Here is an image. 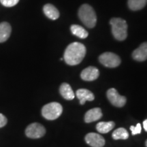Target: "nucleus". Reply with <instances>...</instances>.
I'll list each match as a JSON object with an SVG mask.
<instances>
[{"instance_id":"4468645a","label":"nucleus","mask_w":147,"mask_h":147,"mask_svg":"<svg viewBox=\"0 0 147 147\" xmlns=\"http://www.w3.org/2000/svg\"><path fill=\"white\" fill-rule=\"evenodd\" d=\"M59 92L61 96L67 100H72L74 99L75 94L69 84L64 82L61 84L59 88Z\"/></svg>"},{"instance_id":"aec40b11","label":"nucleus","mask_w":147,"mask_h":147,"mask_svg":"<svg viewBox=\"0 0 147 147\" xmlns=\"http://www.w3.org/2000/svg\"><path fill=\"white\" fill-rule=\"evenodd\" d=\"M19 0H0V3L5 7H13L16 5Z\"/></svg>"},{"instance_id":"6ab92c4d","label":"nucleus","mask_w":147,"mask_h":147,"mask_svg":"<svg viewBox=\"0 0 147 147\" xmlns=\"http://www.w3.org/2000/svg\"><path fill=\"white\" fill-rule=\"evenodd\" d=\"M112 137L114 140H127L129 138V133L125 128H118L113 131Z\"/></svg>"},{"instance_id":"5701e85b","label":"nucleus","mask_w":147,"mask_h":147,"mask_svg":"<svg viewBox=\"0 0 147 147\" xmlns=\"http://www.w3.org/2000/svg\"><path fill=\"white\" fill-rule=\"evenodd\" d=\"M143 127H144L145 131L147 132V119L143 121Z\"/></svg>"},{"instance_id":"9b49d317","label":"nucleus","mask_w":147,"mask_h":147,"mask_svg":"<svg viewBox=\"0 0 147 147\" xmlns=\"http://www.w3.org/2000/svg\"><path fill=\"white\" fill-rule=\"evenodd\" d=\"M102 117V112L100 108H95L88 110L84 115V121L87 123L94 122Z\"/></svg>"},{"instance_id":"f257e3e1","label":"nucleus","mask_w":147,"mask_h":147,"mask_svg":"<svg viewBox=\"0 0 147 147\" xmlns=\"http://www.w3.org/2000/svg\"><path fill=\"white\" fill-rule=\"evenodd\" d=\"M86 55V47L80 42H73L67 46L63 55V59L69 65H78Z\"/></svg>"},{"instance_id":"9d476101","label":"nucleus","mask_w":147,"mask_h":147,"mask_svg":"<svg viewBox=\"0 0 147 147\" xmlns=\"http://www.w3.org/2000/svg\"><path fill=\"white\" fill-rule=\"evenodd\" d=\"M132 57L138 61H144L147 59V42H143L134 51Z\"/></svg>"},{"instance_id":"f8f14e48","label":"nucleus","mask_w":147,"mask_h":147,"mask_svg":"<svg viewBox=\"0 0 147 147\" xmlns=\"http://www.w3.org/2000/svg\"><path fill=\"white\" fill-rule=\"evenodd\" d=\"M76 97L80 100V104L81 105L85 104L86 101H93L94 100L95 96L93 93L89 90L86 89H80L77 90L76 92Z\"/></svg>"},{"instance_id":"0eeeda50","label":"nucleus","mask_w":147,"mask_h":147,"mask_svg":"<svg viewBox=\"0 0 147 147\" xmlns=\"http://www.w3.org/2000/svg\"><path fill=\"white\" fill-rule=\"evenodd\" d=\"M106 95H107L110 102L116 107L121 108L126 104V97L119 95L118 91L115 88H111V89H108Z\"/></svg>"},{"instance_id":"b1692460","label":"nucleus","mask_w":147,"mask_h":147,"mask_svg":"<svg viewBox=\"0 0 147 147\" xmlns=\"http://www.w3.org/2000/svg\"><path fill=\"white\" fill-rule=\"evenodd\" d=\"M145 145H146V147H147V140H146V142H145Z\"/></svg>"},{"instance_id":"a211bd4d","label":"nucleus","mask_w":147,"mask_h":147,"mask_svg":"<svg viewBox=\"0 0 147 147\" xmlns=\"http://www.w3.org/2000/svg\"><path fill=\"white\" fill-rule=\"evenodd\" d=\"M147 3V0H128V6L130 10L136 11L140 10Z\"/></svg>"},{"instance_id":"1a4fd4ad","label":"nucleus","mask_w":147,"mask_h":147,"mask_svg":"<svg viewBox=\"0 0 147 147\" xmlns=\"http://www.w3.org/2000/svg\"><path fill=\"white\" fill-rule=\"evenodd\" d=\"M100 76V71L97 67L89 66L82 71L80 77L84 81H93Z\"/></svg>"},{"instance_id":"dca6fc26","label":"nucleus","mask_w":147,"mask_h":147,"mask_svg":"<svg viewBox=\"0 0 147 147\" xmlns=\"http://www.w3.org/2000/svg\"><path fill=\"white\" fill-rule=\"evenodd\" d=\"M70 30L72 34L80 39H85L89 36L87 31L80 25H72L70 27Z\"/></svg>"},{"instance_id":"f03ea898","label":"nucleus","mask_w":147,"mask_h":147,"mask_svg":"<svg viewBox=\"0 0 147 147\" xmlns=\"http://www.w3.org/2000/svg\"><path fill=\"white\" fill-rule=\"evenodd\" d=\"M78 16L82 23L89 28H93L97 23V16L91 5L83 4L78 10Z\"/></svg>"},{"instance_id":"6e6552de","label":"nucleus","mask_w":147,"mask_h":147,"mask_svg":"<svg viewBox=\"0 0 147 147\" xmlns=\"http://www.w3.org/2000/svg\"><path fill=\"white\" fill-rule=\"evenodd\" d=\"M84 139L86 142L92 147H103L106 143L103 136L96 133H89Z\"/></svg>"},{"instance_id":"412c9836","label":"nucleus","mask_w":147,"mask_h":147,"mask_svg":"<svg viewBox=\"0 0 147 147\" xmlns=\"http://www.w3.org/2000/svg\"><path fill=\"white\" fill-rule=\"evenodd\" d=\"M130 130L131 131V134L133 136L136 135V134H139L141 133L142 131V127L140 123H138L136 126H131L130 127Z\"/></svg>"},{"instance_id":"2eb2a0df","label":"nucleus","mask_w":147,"mask_h":147,"mask_svg":"<svg viewBox=\"0 0 147 147\" xmlns=\"http://www.w3.org/2000/svg\"><path fill=\"white\" fill-rule=\"evenodd\" d=\"M43 11L45 15L51 20H57L59 17V10L51 3L46 4L43 8Z\"/></svg>"},{"instance_id":"f3484780","label":"nucleus","mask_w":147,"mask_h":147,"mask_svg":"<svg viewBox=\"0 0 147 147\" xmlns=\"http://www.w3.org/2000/svg\"><path fill=\"white\" fill-rule=\"evenodd\" d=\"M115 123L113 121L109 122H100L97 124L96 129L101 134H106L115 127Z\"/></svg>"},{"instance_id":"20e7f679","label":"nucleus","mask_w":147,"mask_h":147,"mask_svg":"<svg viewBox=\"0 0 147 147\" xmlns=\"http://www.w3.org/2000/svg\"><path fill=\"white\" fill-rule=\"evenodd\" d=\"M63 113V107L59 103L51 102L46 104L42 109V115L47 120H55Z\"/></svg>"},{"instance_id":"ddd939ff","label":"nucleus","mask_w":147,"mask_h":147,"mask_svg":"<svg viewBox=\"0 0 147 147\" xmlns=\"http://www.w3.org/2000/svg\"><path fill=\"white\" fill-rule=\"evenodd\" d=\"M12 27L7 22L0 23V43L6 41L10 38Z\"/></svg>"},{"instance_id":"39448f33","label":"nucleus","mask_w":147,"mask_h":147,"mask_svg":"<svg viewBox=\"0 0 147 147\" xmlns=\"http://www.w3.org/2000/svg\"><path fill=\"white\" fill-rule=\"evenodd\" d=\"M99 61L107 67H116L120 65L121 61L117 55L113 53H104L99 57Z\"/></svg>"},{"instance_id":"7ed1b4c3","label":"nucleus","mask_w":147,"mask_h":147,"mask_svg":"<svg viewBox=\"0 0 147 147\" xmlns=\"http://www.w3.org/2000/svg\"><path fill=\"white\" fill-rule=\"evenodd\" d=\"M112 26V33L115 39L119 41L125 40L127 36V24L124 19L113 18L110 21Z\"/></svg>"},{"instance_id":"4be33fe9","label":"nucleus","mask_w":147,"mask_h":147,"mask_svg":"<svg viewBox=\"0 0 147 147\" xmlns=\"http://www.w3.org/2000/svg\"><path fill=\"white\" fill-rule=\"evenodd\" d=\"M7 118L5 117L3 114L0 113V128L4 127L7 124Z\"/></svg>"},{"instance_id":"423d86ee","label":"nucleus","mask_w":147,"mask_h":147,"mask_svg":"<svg viewBox=\"0 0 147 147\" xmlns=\"http://www.w3.org/2000/svg\"><path fill=\"white\" fill-rule=\"evenodd\" d=\"M46 134V129L42 124L34 123L29 125L25 129V135L29 138L37 139L43 137Z\"/></svg>"}]
</instances>
